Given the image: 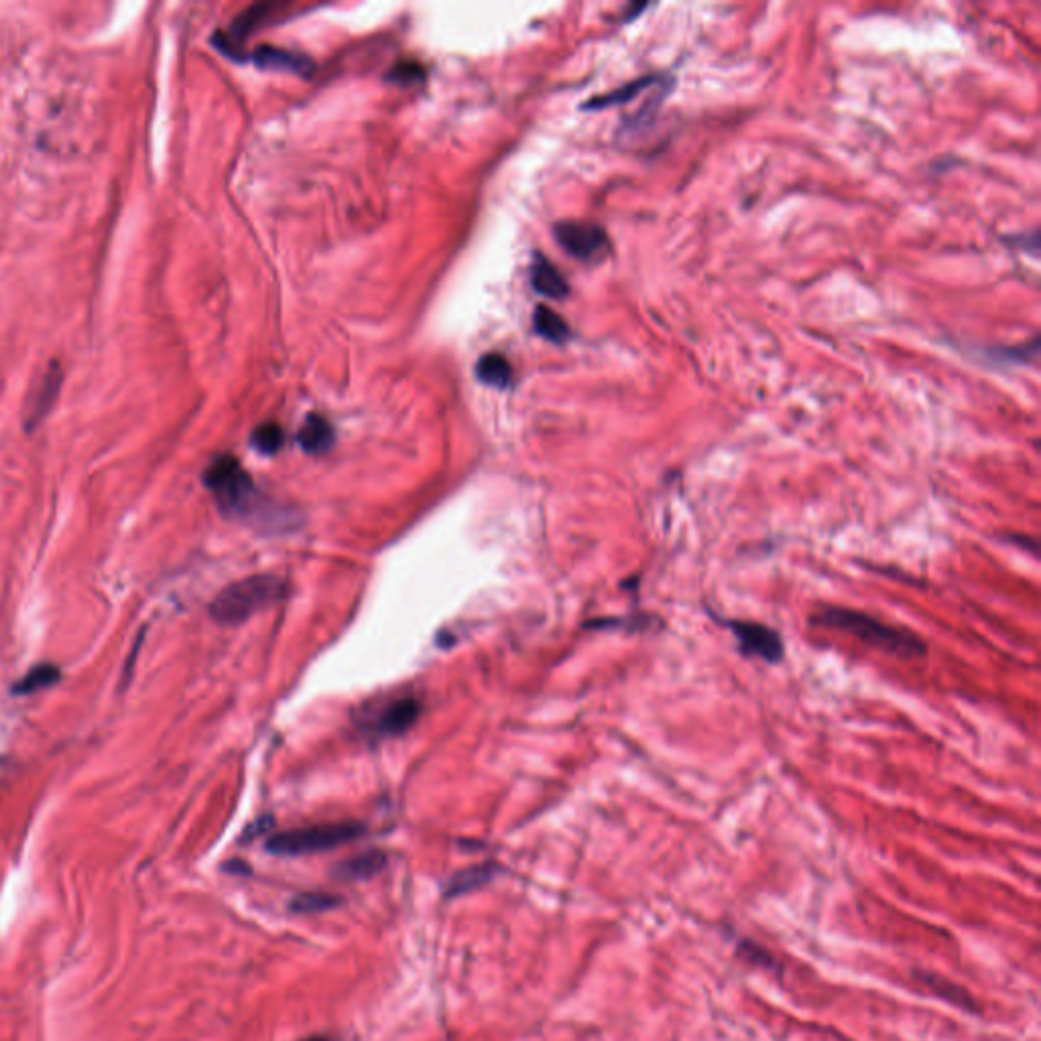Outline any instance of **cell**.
<instances>
[{
  "label": "cell",
  "mask_w": 1041,
  "mask_h": 1041,
  "mask_svg": "<svg viewBox=\"0 0 1041 1041\" xmlns=\"http://www.w3.org/2000/svg\"><path fill=\"white\" fill-rule=\"evenodd\" d=\"M477 377L489 387L505 389L513 381V369L503 355H484L477 365Z\"/></svg>",
  "instance_id": "obj_14"
},
{
  "label": "cell",
  "mask_w": 1041,
  "mask_h": 1041,
  "mask_svg": "<svg viewBox=\"0 0 1041 1041\" xmlns=\"http://www.w3.org/2000/svg\"><path fill=\"white\" fill-rule=\"evenodd\" d=\"M253 61L260 69L291 71V74H300V76H307L314 69V61L307 55L298 54V52H291V49H279V47H271V45L259 47L253 54Z\"/></svg>",
  "instance_id": "obj_10"
},
{
  "label": "cell",
  "mask_w": 1041,
  "mask_h": 1041,
  "mask_svg": "<svg viewBox=\"0 0 1041 1041\" xmlns=\"http://www.w3.org/2000/svg\"><path fill=\"white\" fill-rule=\"evenodd\" d=\"M1038 350H1040V340L1036 338L1033 343L1026 344V346H1017V348H990L988 355L995 357V360H1000L1005 365H1026L1029 360L1038 357Z\"/></svg>",
  "instance_id": "obj_20"
},
{
  "label": "cell",
  "mask_w": 1041,
  "mask_h": 1041,
  "mask_svg": "<svg viewBox=\"0 0 1041 1041\" xmlns=\"http://www.w3.org/2000/svg\"><path fill=\"white\" fill-rule=\"evenodd\" d=\"M253 444L260 454L279 452L283 446V429L277 424H262L253 434Z\"/></svg>",
  "instance_id": "obj_21"
},
{
  "label": "cell",
  "mask_w": 1041,
  "mask_h": 1041,
  "mask_svg": "<svg viewBox=\"0 0 1041 1041\" xmlns=\"http://www.w3.org/2000/svg\"><path fill=\"white\" fill-rule=\"evenodd\" d=\"M809 625L818 629L844 633L859 639L861 643L895 658L919 659L928 653V645L914 630L895 627L857 608L824 606L809 617Z\"/></svg>",
  "instance_id": "obj_1"
},
{
  "label": "cell",
  "mask_w": 1041,
  "mask_h": 1041,
  "mask_svg": "<svg viewBox=\"0 0 1041 1041\" xmlns=\"http://www.w3.org/2000/svg\"><path fill=\"white\" fill-rule=\"evenodd\" d=\"M204 484L219 503L220 511L228 517L250 523L262 519L267 527L273 525V519L288 520L289 513H283V508H271V505L262 503L247 470L228 454L214 458L208 464Z\"/></svg>",
  "instance_id": "obj_2"
},
{
  "label": "cell",
  "mask_w": 1041,
  "mask_h": 1041,
  "mask_svg": "<svg viewBox=\"0 0 1041 1041\" xmlns=\"http://www.w3.org/2000/svg\"><path fill=\"white\" fill-rule=\"evenodd\" d=\"M531 283L534 288L551 300H563L570 293V286L563 279V275L558 271L556 265H551L546 257L537 255L531 265Z\"/></svg>",
  "instance_id": "obj_12"
},
{
  "label": "cell",
  "mask_w": 1041,
  "mask_h": 1041,
  "mask_svg": "<svg viewBox=\"0 0 1041 1041\" xmlns=\"http://www.w3.org/2000/svg\"><path fill=\"white\" fill-rule=\"evenodd\" d=\"M668 80H670L668 74H649V76L637 78V80H633V82L620 86V88L608 92V94L592 98L589 104H584V109L601 110L618 107V104H627V102L635 100L639 94H643L645 90H651V88L661 86V83L668 82Z\"/></svg>",
  "instance_id": "obj_11"
},
{
  "label": "cell",
  "mask_w": 1041,
  "mask_h": 1041,
  "mask_svg": "<svg viewBox=\"0 0 1041 1041\" xmlns=\"http://www.w3.org/2000/svg\"><path fill=\"white\" fill-rule=\"evenodd\" d=\"M534 326L537 334L544 336L549 343L563 344L570 338V326L566 324V320L546 305H539L535 310Z\"/></svg>",
  "instance_id": "obj_15"
},
{
  "label": "cell",
  "mask_w": 1041,
  "mask_h": 1041,
  "mask_svg": "<svg viewBox=\"0 0 1041 1041\" xmlns=\"http://www.w3.org/2000/svg\"><path fill=\"white\" fill-rule=\"evenodd\" d=\"M384 866V854L379 852V850H370V852H365V854H358L355 859H348L344 861L338 869H336V875L343 878H369L372 875H377L381 869Z\"/></svg>",
  "instance_id": "obj_16"
},
{
  "label": "cell",
  "mask_w": 1041,
  "mask_h": 1041,
  "mask_svg": "<svg viewBox=\"0 0 1041 1041\" xmlns=\"http://www.w3.org/2000/svg\"><path fill=\"white\" fill-rule=\"evenodd\" d=\"M424 78L425 69L417 61H399L387 74V80L399 83V86H413V83L424 82Z\"/></svg>",
  "instance_id": "obj_22"
},
{
  "label": "cell",
  "mask_w": 1041,
  "mask_h": 1041,
  "mask_svg": "<svg viewBox=\"0 0 1041 1041\" xmlns=\"http://www.w3.org/2000/svg\"><path fill=\"white\" fill-rule=\"evenodd\" d=\"M553 234L560 247L580 262H601L611 253V238L603 226L582 222V220H566L556 224Z\"/></svg>",
  "instance_id": "obj_6"
},
{
  "label": "cell",
  "mask_w": 1041,
  "mask_h": 1041,
  "mask_svg": "<svg viewBox=\"0 0 1041 1041\" xmlns=\"http://www.w3.org/2000/svg\"><path fill=\"white\" fill-rule=\"evenodd\" d=\"M61 381H64L61 369H59L57 362H54L45 372L42 384L37 387V391L33 393V398L29 401L27 413H25V427L27 429H35L47 417V413L52 412L55 399H57L59 389H61Z\"/></svg>",
  "instance_id": "obj_8"
},
{
  "label": "cell",
  "mask_w": 1041,
  "mask_h": 1041,
  "mask_svg": "<svg viewBox=\"0 0 1041 1041\" xmlns=\"http://www.w3.org/2000/svg\"><path fill=\"white\" fill-rule=\"evenodd\" d=\"M288 592V582L279 575H250L222 590L210 604V617L219 625L245 623L262 608L279 603Z\"/></svg>",
  "instance_id": "obj_3"
},
{
  "label": "cell",
  "mask_w": 1041,
  "mask_h": 1041,
  "mask_svg": "<svg viewBox=\"0 0 1041 1041\" xmlns=\"http://www.w3.org/2000/svg\"><path fill=\"white\" fill-rule=\"evenodd\" d=\"M365 835V826L357 822L317 824L310 828H295L267 840V850L279 857H305L315 852L338 849L355 842Z\"/></svg>",
  "instance_id": "obj_4"
},
{
  "label": "cell",
  "mask_w": 1041,
  "mask_h": 1041,
  "mask_svg": "<svg viewBox=\"0 0 1041 1041\" xmlns=\"http://www.w3.org/2000/svg\"><path fill=\"white\" fill-rule=\"evenodd\" d=\"M723 629H727L737 639V649L740 656L747 659H759L768 665H777L785 658V643L777 629L740 618L713 617Z\"/></svg>",
  "instance_id": "obj_5"
},
{
  "label": "cell",
  "mask_w": 1041,
  "mask_h": 1041,
  "mask_svg": "<svg viewBox=\"0 0 1041 1041\" xmlns=\"http://www.w3.org/2000/svg\"><path fill=\"white\" fill-rule=\"evenodd\" d=\"M494 875L493 864H482V866H472V869H467L458 875H454L452 881H450V887L446 891L448 897H456V895H462V893H468V891L479 889L484 883H489Z\"/></svg>",
  "instance_id": "obj_17"
},
{
  "label": "cell",
  "mask_w": 1041,
  "mask_h": 1041,
  "mask_svg": "<svg viewBox=\"0 0 1041 1041\" xmlns=\"http://www.w3.org/2000/svg\"><path fill=\"white\" fill-rule=\"evenodd\" d=\"M303 1041H328V1040H326V1038H310V1040H303Z\"/></svg>",
  "instance_id": "obj_23"
},
{
  "label": "cell",
  "mask_w": 1041,
  "mask_h": 1041,
  "mask_svg": "<svg viewBox=\"0 0 1041 1041\" xmlns=\"http://www.w3.org/2000/svg\"><path fill=\"white\" fill-rule=\"evenodd\" d=\"M269 11H271L269 4H255V7L247 9L245 13L238 14L231 27L226 31H219L216 37H214V43H216L220 52L236 57V54L240 52V45L247 42L248 33L259 25L260 19Z\"/></svg>",
  "instance_id": "obj_9"
},
{
  "label": "cell",
  "mask_w": 1041,
  "mask_h": 1041,
  "mask_svg": "<svg viewBox=\"0 0 1041 1041\" xmlns=\"http://www.w3.org/2000/svg\"><path fill=\"white\" fill-rule=\"evenodd\" d=\"M336 905H340V899L329 893H303V895H298L289 907L298 914H315V911L334 909Z\"/></svg>",
  "instance_id": "obj_19"
},
{
  "label": "cell",
  "mask_w": 1041,
  "mask_h": 1041,
  "mask_svg": "<svg viewBox=\"0 0 1041 1041\" xmlns=\"http://www.w3.org/2000/svg\"><path fill=\"white\" fill-rule=\"evenodd\" d=\"M422 704L413 696L391 699L377 713L370 723V730L377 739H391L407 732L417 723Z\"/></svg>",
  "instance_id": "obj_7"
},
{
  "label": "cell",
  "mask_w": 1041,
  "mask_h": 1041,
  "mask_svg": "<svg viewBox=\"0 0 1041 1041\" xmlns=\"http://www.w3.org/2000/svg\"><path fill=\"white\" fill-rule=\"evenodd\" d=\"M300 444L307 454L328 452L334 444V429L326 417L307 415L300 429Z\"/></svg>",
  "instance_id": "obj_13"
},
{
  "label": "cell",
  "mask_w": 1041,
  "mask_h": 1041,
  "mask_svg": "<svg viewBox=\"0 0 1041 1041\" xmlns=\"http://www.w3.org/2000/svg\"><path fill=\"white\" fill-rule=\"evenodd\" d=\"M59 678H61V673L54 665H37L19 684L14 685V694H35L40 690L57 684Z\"/></svg>",
  "instance_id": "obj_18"
}]
</instances>
